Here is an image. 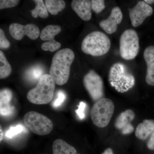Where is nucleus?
<instances>
[{"label": "nucleus", "mask_w": 154, "mask_h": 154, "mask_svg": "<svg viewBox=\"0 0 154 154\" xmlns=\"http://www.w3.org/2000/svg\"><path fill=\"white\" fill-rule=\"evenodd\" d=\"M75 57L73 51L67 48L58 51L53 56L49 75L56 85L62 86L67 82L70 74L71 66Z\"/></svg>", "instance_id": "nucleus-1"}, {"label": "nucleus", "mask_w": 154, "mask_h": 154, "mask_svg": "<svg viewBox=\"0 0 154 154\" xmlns=\"http://www.w3.org/2000/svg\"><path fill=\"white\" fill-rule=\"evenodd\" d=\"M56 83L49 74H44L38 80L35 88L28 91L27 99L36 105H45L51 102L53 98Z\"/></svg>", "instance_id": "nucleus-2"}, {"label": "nucleus", "mask_w": 154, "mask_h": 154, "mask_svg": "<svg viewBox=\"0 0 154 154\" xmlns=\"http://www.w3.org/2000/svg\"><path fill=\"white\" fill-rule=\"evenodd\" d=\"M110 38L104 33L96 31L89 33L83 39L81 48L84 53L93 56H100L109 51Z\"/></svg>", "instance_id": "nucleus-3"}, {"label": "nucleus", "mask_w": 154, "mask_h": 154, "mask_svg": "<svg viewBox=\"0 0 154 154\" xmlns=\"http://www.w3.org/2000/svg\"><path fill=\"white\" fill-rule=\"evenodd\" d=\"M110 85L119 93H124L129 91L135 84L133 75L124 64L117 63L110 68L109 74Z\"/></svg>", "instance_id": "nucleus-4"}, {"label": "nucleus", "mask_w": 154, "mask_h": 154, "mask_svg": "<svg viewBox=\"0 0 154 154\" xmlns=\"http://www.w3.org/2000/svg\"><path fill=\"white\" fill-rule=\"evenodd\" d=\"M114 103L112 100L103 98L95 102L91 111V120L94 125L104 128L110 123L114 113Z\"/></svg>", "instance_id": "nucleus-5"}, {"label": "nucleus", "mask_w": 154, "mask_h": 154, "mask_svg": "<svg viewBox=\"0 0 154 154\" xmlns=\"http://www.w3.org/2000/svg\"><path fill=\"white\" fill-rule=\"evenodd\" d=\"M23 121L31 132L38 135L49 134L53 129V124L50 119L35 111L26 113L23 117Z\"/></svg>", "instance_id": "nucleus-6"}, {"label": "nucleus", "mask_w": 154, "mask_h": 154, "mask_svg": "<svg viewBox=\"0 0 154 154\" xmlns=\"http://www.w3.org/2000/svg\"><path fill=\"white\" fill-rule=\"evenodd\" d=\"M139 48V39L136 31L131 29L125 30L119 41L121 57L126 60L134 59L138 54Z\"/></svg>", "instance_id": "nucleus-7"}, {"label": "nucleus", "mask_w": 154, "mask_h": 154, "mask_svg": "<svg viewBox=\"0 0 154 154\" xmlns=\"http://www.w3.org/2000/svg\"><path fill=\"white\" fill-rule=\"evenodd\" d=\"M86 91L94 102L104 98V83L102 78L94 70L90 71L83 78Z\"/></svg>", "instance_id": "nucleus-8"}, {"label": "nucleus", "mask_w": 154, "mask_h": 154, "mask_svg": "<svg viewBox=\"0 0 154 154\" xmlns=\"http://www.w3.org/2000/svg\"><path fill=\"white\" fill-rule=\"evenodd\" d=\"M61 28L57 25H48L45 27L40 34V38L45 41L41 45V48L44 51L54 52L60 48L61 44L54 39L55 36L60 33Z\"/></svg>", "instance_id": "nucleus-9"}, {"label": "nucleus", "mask_w": 154, "mask_h": 154, "mask_svg": "<svg viewBox=\"0 0 154 154\" xmlns=\"http://www.w3.org/2000/svg\"><path fill=\"white\" fill-rule=\"evenodd\" d=\"M11 36L17 40H22L25 35L32 40H35L40 35V30L35 24L30 23L23 25L19 23H12L9 26Z\"/></svg>", "instance_id": "nucleus-10"}, {"label": "nucleus", "mask_w": 154, "mask_h": 154, "mask_svg": "<svg viewBox=\"0 0 154 154\" xmlns=\"http://www.w3.org/2000/svg\"><path fill=\"white\" fill-rule=\"evenodd\" d=\"M153 11L152 8L145 2H138L134 8L129 10L131 25L134 27H138L148 17L151 16Z\"/></svg>", "instance_id": "nucleus-11"}, {"label": "nucleus", "mask_w": 154, "mask_h": 154, "mask_svg": "<svg viewBox=\"0 0 154 154\" xmlns=\"http://www.w3.org/2000/svg\"><path fill=\"white\" fill-rule=\"evenodd\" d=\"M135 116L134 111L131 109H128L122 112L116 120V128L120 131L123 134L131 133L134 131V128L131 123Z\"/></svg>", "instance_id": "nucleus-12"}, {"label": "nucleus", "mask_w": 154, "mask_h": 154, "mask_svg": "<svg viewBox=\"0 0 154 154\" xmlns=\"http://www.w3.org/2000/svg\"><path fill=\"white\" fill-rule=\"evenodd\" d=\"M123 18L121 9L118 7L113 8L109 17L99 23L100 27L108 34L115 33L117 25L121 23Z\"/></svg>", "instance_id": "nucleus-13"}, {"label": "nucleus", "mask_w": 154, "mask_h": 154, "mask_svg": "<svg viewBox=\"0 0 154 154\" xmlns=\"http://www.w3.org/2000/svg\"><path fill=\"white\" fill-rule=\"evenodd\" d=\"M13 93L10 89L5 88L0 92V113L5 117H9L14 113L15 108L11 104Z\"/></svg>", "instance_id": "nucleus-14"}, {"label": "nucleus", "mask_w": 154, "mask_h": 154, "mask_svg": "<svg viewBox=\"0 0 154 154\" xmlns=\"http://www.w3.org/2000/svg\"><path fill=\"white\" fill-rule=\"evenodd\" d=\"M71 7L78 16L85 21H89L92 17L91 4L89 0H73Z\"/></svg>", "instance_id": "nucleus-15"}, {"label": "nucleus", "mask_w": 154, "mask_h": 154, "mask_svg": "<svg viewBox=\"0 0 154 154\" xmlns=\"http://www.w3.org/2000/svg\"><path fill=\"white\" fill-rule=\"evenodd\" d=\"M143 57L147 65L146 82L149 85L154 86V46L147 47Z\"/></svg>", "instance_id": "nucleus-16"}, {"label": "nucleus", "mask_w": 154, "mask_h": 154, "mask_svg": "<svg viewBox=\"0 0 154 154\" xmlns=\"http://www.w3.org/2000/svg\"><path fill=\"white\" fill-rule=\"evenodd\" d=\"M154 132V120L145 119L137 127L135 135L138 139L146 140Z\"/></svg>", "instance_id": "nucleus-17"}, {"label": "nucleus", "mask_w": 154, "mask_h": 154, "mask_svg": "<svg viewBox=\"0 0 154 154\" xmlns=\"http://www.w3.org/2000/svg\"><path fill=\"white\" fill-rule=\"evenodd\" d=\"M53 154H77L74 147L62 139L56 140L53 143Z\"/></svg>", "instance_id": "nucleus-18"}, {"label": "nucleus", "mask_w": 154, "mask_h": 154, "mask_svg": "<svg viewBox=\"0 0 154 154\" xmlns=\"http://www.w3.org/2000/svg\"><path fill=\"white\" fill-rule=\"evenodd\" d=\"M45 4L48 11L55 16L65 8L66 3L63 0H45Z\"/></svg>", "instance_id": "nucleus-19"}, {"label": "nucleus", "mask_w": 154, "mask_h": 154, "mask_svg": "<svg viewBox=\"0 0 154 154\" xmlns=\"http://www.w3.org/2000/svg\"><path fill=\"white\" fill-rule=\"evenodd\" d=\"M36 4L35 8L30 11L31 15L34 18L39 17L42 19H46L48 17V12L46 6L42 0H34L33 1Z\"/></svg>", "instance_id": "nucleus-20"}, {"label": "nucleus", "mask_w": 154, "mask_h": 154, "mask_svg": "<svg viewBox=\"0 0 154 154\" xmlns=\"http://www.w3.org/2000/svg\"><path fill=\"white\" fill-rule=\"evenodd\" d=\"M12 71V67L5 55L2 51H0V79L7 78L11 75Z\"/></svg>", "instance_id": "nucleus-21"}, {"label": "nucleus", "mask_w": 154, "mask_h": 154, "mask_svg": "<svg viewBox=\"0 0 154 154\" xmlns=\"http://www.w3.org/2000/svg\"><path fill=\"white\" fill-rule=\"evenodd\" d=\"M91 9L96 14L101 13L105 9V1L103 0H91Z\"/></svg>", "instance_id": "nucleus-22"}, {"label": "nucleus", "mask_w": 154, "mask_h": 154, "mask_svg": "<svg viewBox=\"0 0 154 154\" xmlns=\"http://www.w3.org/2000/svg\"><path fill=\"white\" fill-rule=\"evenodd\" d=\"M24 129V127L22 125H17L16 126L11 127L6 132V136L8 138L14 137L17 135L21 133Z\"/></svg>", "instance_id": "nucleus-23"}, {"label": "nucleus", "mask_w": 154, "mask_h": 154, "mask_svg": "<svg viewBox=\"0 0 154 154\" xmlns=\"http://www.w3.org/2000/svg\"><path fill=\"white\" fill-rule=\"evenodd\" d=\"M19 2V0H1L0 10L14 8L17 5Z\"/></svg>", "instance_id": "nucleus-24"}, {"label": "nucleus", "mask_w": 154, "mask_h": 154, "mask_svg": "<svg viewBox=\"0 0 154 154\" xmlns=\"http://www.w3.org/2000/svg\"><path fill=\"white\" fill-rule=\"evenodd\" d=\"M10 46L11 43L6 37L4 30L0 29V48L1 49H7Z\"/></svg>", "instance_id": "nucleus-25"}, {"label": "nucleus", "mask_w": 154, "mask_h": 154, "mask_svg": "<svg viewBox=\"0 0 154 154\" xmlns=\"http://www.w3.org/2000/svg\"><path fill=\"white\" fill-rule=\"evenodd\" d=\"M66 98V95L64 92L62 91L58 92L57 99H55L52 103V106L54 107L57 108L60 106L63 103Z\"/></svg>", "instance_id": "nucleus-26"}, {"label": "nucleus", "mask_w": 154, "mask_h": 154, "mask_svg": "<svg viewBox=\"0 0 154 154\" xmlns=\"http://www.w3.org/2000/svg\"><path fill=\"white\" fill-rule=\"evenodd\" d=\"M86 104L85 102H80V105L78 106L79 108L75 110L76 113L80 119H83L85 118V109L86 108Z\"/></svg>", "instance_id": "nucleus-27"}, {"label": "nucleus", "mask_w": 154, "mask_h": 154, "mask_svg": "<svg viewBox=\"0 0 154 154\" xmlns=\"http://www.w3.org/2000/svg\"><path fill=\"white\" fill-rule=\"evenodd\" d=\"M42 73V70L38 68H35L31 70L30 76L32 77L33 79L39 80L43 75Z\"/></svg>", "instance_id": "nucleus-28"}, {"label": "nucleus", "mask_w": 154, "mask_h": 154, "mask_svg": "<svg viewBox=\"0 0 154 154\" xmlns=\"http://www.w3.org/2000/svg\"><path fill=\"white\" fill-rule=\"evenodd\" d=\"M147 145L149 149L154 150V132L150 137Z\"/></svg>", "instance_id": "nucleus-29"}, {"label": "nucleus", "mask_w": 154, "mask_h": 154, "mask_svg": "<svg viewBox=\"0 0 154 154\" xmlns=\"http://www.w3.org/2000/svg\"><path fill=\"white\" fill-rule=\"evenodd\" d=\"M102 154H113V153L112 149L108 148L105 149V151L103 152Z\"/></svg>", "instance_id": "nucleus-30"}, {"label": "nucleus", "mask_w": 154, "mask_h": 154, "mask_svg": "<svg viewBox=\"0 0 154 154\" xmlns=\"http://www.w3.org/2000/svg\"><path fill=\"white\" fill-rule=\"evenodd\" d=\"M143 1L148 5H151L154 3V0H145Z\"/></svg>", "instance_id": "nucleus-31"}, {"label": "nucleus", "mask_w": 154, "mask_h": 154, "mask_svg": "<svg viewBox=\"0 0 154 154\" xmlns=\"http://www.w3.org/2000/svg\"><path fill=\"white\" fill-rule=\"evenodd\" d=\"M0 134H1V138H0V140L2 141L3 138V132L2 130V127L1 126V129H0Z\"/></svg>", "instance_id": "nucleus-32"}]
</instances>
